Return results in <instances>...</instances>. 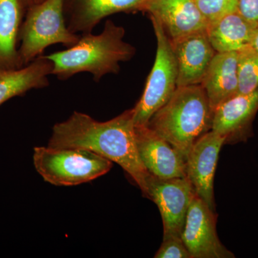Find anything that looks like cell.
I'll use <instances>...</instances> for the list:
<instances>
[{"instance_id": "obj_1", "label": "cell", "mask_w": 258, "mask_h": 258, "mask_svg": "<svg viewBox=\"0 0 258 258\" xmlns=\"http://www.w3.org/2000/svg\"><path fill=\"white\" fill-rule=\"evenodd\" d=\"M47 146L85 149L106 158L121 166L145 191L150 173L139 157L132 109L104 122L75 111L54 125Z\"/></svg>"}, {"instance_id": "obj_2", "label": "cell", "mask_w": 258, "mask_h": 258, "mask_svg": "<svg viewBox=\"0 0 258 258\" xmlns=\"http://www.w3.org/2000/svg\"><path fill=\"white\" fill-rule=\"evenodd\" d=\"M125 30L107 20L98 35L83 34L74 46L46 56L52 62V75L67 80L80 73L92 74L98 82L108 74H117L120 62L130 60L135 48L123 40Z\"/></svg>"}, {"instance_id": "obj_3", "label": "cell", "mask_w": 258, "mask_h": 258, "mask_svg": "<svg viewBox=\"0 0 258 258\" xmlns=\"http://www.w3.org/2000/svg\"><path fill=\"white\" fill-rule=\"evenodd\" d=\"M214 111L201 85L177 87L147 126L187 158L195 142L212 130Z\"/></svg>"}, {"instance_id": "obj_4", "label": "cell", "mask_w": 258, "mask_h": 258, "mask_svg": "<svg viewBox=\"0 0 258 258\" xmlns=\"http://www.w3.org/2000/svg\"><path fill=\"white\" fill-rule=\"evenodd\" d=\"M64 2L44 0L27 10L19 35L21 68L42 55L51 45L71 47L79 41V35L70 31L66 25Z\"/></svg>"}, {"instance_id": "obj_5", "label": "cell", "mask_w": 258, "mask_h": 258, "mask_svg": "<svg viewBox=\"0 0 258 258\" xmlns=\"http://www.w3.org/2000/svg\"><path fill=\"white\" fill-rule=\"evenodd\" d=\"M33 162L45 181L58 186L89 182L113 166L111 161L85 149L49 146L34 149Z\"/></svg>"}, {"instance_id": "obj_6", "label": "cell", "mask_w": 258, "mask_h": 258, "mask_svg": "<svg viewBox=\"0 0 258 258\" xmlns=\"http://www.w3.org/2000/svg\"><path fill=\"white\" fill-rule=\"evenodd\" d=\"M157 41V55L142 98L133 110L135 125H147L149 120L174 94L177 69L171 40L155 19L151 18Z\"/></svg>"}, {"instance_id": "obj_7", "label": "cell", "mask_w": 258, "mask_h": 258, "mask_svg": "<svg viewBox=\"0 0 258 258\" xmlns=\"http://www.w3.org/2000/svg\"><path fill=\"white\" fill-rule=\"evenodd\" d=\"M144 197L157 205L162 218L164 237H181L186 214L195 191L187 178L148 177Z\"/></svg>"}, {"instance_id": "obj_8", "label": "cell", "mask_w": 258, "mask_h": 258, "mask_svg": "<svg viewBox=\"0 0 258 258\" xmlns=\"http://www.w3.org/2000/svg\"><path fill=\"white\" fill-rule=\"evenodd\" d=\"M217 215L195 195L190 205L181 239L191 258H234L219 239L217 233Z\"/></svg>"}, {"instance_id": "obj_9", "label": "cell", "mask_w": 258, "mask_h": 258, "mask_svg": "<svg viewBox=\"0 0 258 258\" xmlns=\"http://www.w3.org/2000/svg\"><path fill=\"white\" fill-rule=\"evenodd\" d=\"M224 144L225 137L210 131L195 142L186 158V178L195 194L215 212L214 178Z\"/></svg>"}, {"instance_id": "obj_10", "label": "cell", "mask_w": 258, "mask_h": 258, "mask_svg": "<svg viewBox=\"0 0 258 258\" xmlns=\"http://www.w3.org/2000/svg\"><path fill=\"white\" fill-rule=\"evenodd\" d=\"M141 160L152 175L161 179L186 177V159L147 125H135Z\"/></svg>"}, {"instance_id": "obj_11", "label": "cell", "mask_w": 258, "mask_h": 258, "mask_svg": "<svg viewBox=\"0 0 258 258\" xmlns=\"http://www.w3.org/2000/svg\"><path fill=\"white\" fill-rule=\"evenodd\" d=\"M258 111V88L246 94H236L214 111L212 130L225 138V144L245 142L252 135V120Z\"/></svg>"}, {"instance_id": "obj_12", "label": "cell", "mask_w": 258, "mask_h": 258, "mask_svg": "<svg viewBox=\"0 0 258 258\" xmlns=\"http://www.w3.org/2000/svg\"><path fill=\"white\" fill-rule=\"evenodd\" d=\"M177 69V87L201 84L210 62L216 54L206 30L171 40Z\"/></svg>"}, {"instance_id": "obj_13", "label": "cell", "mask_w": 258, "mask_h": 258, "mask_svg": "<svg viewBox=\"0 0 258 258\" xmlns=\"http://www.w3.org/2000/svg\"><path fill=\"white\" fill-rule=\"evenodd\" d=\"M142 11L161 23L170 40L206 30L208 25L196 0H147Z\"/></svg>"}, {"instance_id": "obj_14", "label": "cell", "mask_w": 258, "mask_h": 258, "mask_svg": "<svg viewBox=\"0 0 258 258\" xmlns=\"http://www.w3.org/2000/svg\"><path fill=\"white\" fill-rule=\"evenodd\" d=\"M147 0H64L66 25L74 34L91 33L103 19L120 12L142 10Z\"/></svg>"}, {"instance_id": "obj_15", "label": "cell", "mask_w": 258, "mask_h": 258, "mask_svg": "<svg viewBox=\"0 0 258 258\" xmlns=\"http://www.w3.org/2000/svg\"><path fill=\"white\" fill-rule=\"evenodd\" d=\"M237 52H216L204 76L200 85L213 111L237 93Z\"/></svg>"}, {"instance_id": "obj_16", "label": "cell", "mask_w": 258, "mask_h": 258, "mask_svg": "<svg viewBox=\"0 0 258 258\" xmlns=\"http://www.w3.org/2000/svg\"><path fill=\"white\" fill-rule=\"evenodd\" d=\"M52 71V62L42 55L20 69L0 71V106L30 90L48 86Z\"/></svg>"}, {"instance_id": "obj_17", "label": "cell", "mask_w": 258, "mask_h": 258, "mask_svg": "<svg viewBox=\"0 0 258 258\" xmlns=\"http://www.w3.org/2000/svg\"><path fill=\"white\" fill-rule=\"evenodd\" d=\"M256 28L236 11L209 23L206 32L216 52H239L250 46Z\"/></svg>"}, {"instance_id": "obj_18", "label": "cell", "mask_w": 258, "mask_h": 258, "mask_svg": "<svg viewBox=\"0 0 258 258\" xmlns=\"http://www.w3.org/2000/svg\"><path fill=\"white\" fill-rule=\"evenodd\" d=\"M25 13L21 0H0V71L21 68L18 43Z\"/></svg>"}, {"instance_id": "obj_19", "label": "cell", "mask_w": 258, "mask_h": 258, "mask_svg": "<svg viewBox=\"0 0 258 258\" xmlns=\"http://www.w3.org/2000/svg\"><path fill=\"white\" fill-rule=\"evenodd\" d=\"M237 52V94H246L258 88V53L251 45Z\"/></svg>"}, {"instance_id": "obj_20", "label": "cell", "mask_w": 258, "mask_h": 258, "mask_svg": "<svg viewBox=\"0 0 258 258\" xmlns=\"http://www.w3.org/2000/svg\"><path fill=\"white\" fill-rule=\"evenodd\" d=\"M239 0H196L199 9L209 23L238 10Z\"/></svg>"}, {"instance_id": "obj_21", "label": "cell", "mask_w": 258, "mask_h": 258, "mask_svg": "<svg viewBox=\"0 0 258 258\" xmlns=\"http://www.w3.org/2000/svg\"><path fill=\"white\" fill-rule=\"evenodd\" d=\"M156 258H191L181 237L163 238L160 248L154 255Z\"/></svg>"}, {"instance_id": "obj_22", "label": "cell", "mask_w": 258, "mask_h": 258, "mask_svg": "<svg viewBox=\"0 0 258 258\" xmlns=\"http://www.w3.org/2000/svg\"><path fill=\"white\" fill-rule=\"evenodd\" d=\"M237 11L246 20L258 27V0H239Z\"/></svg>"}, {"instance_id": "obj_23", "label": "cell", "mask_w": 258, "mask_h": 258, "mask_svg": "<svg viewBox=\"0 0 258 258\" xmlns=\"http://www.w3.org/2000/svg\"><path fill=\"white\" fill-rule=\"evenodd\" d=\"M43 1L44 0H21L22 3H23L24 7H25L26 11L30 7L39 4V3H42Z\"/></svg>"}, {"instance_id": "obj_24", "label": "cell", "mask_w": 258, "mask_h": 258, "mask_svg": "<svg viewBox=\"0 0 258 258\" xmlns=\"http://www.w3.org/2000/svg\"><path fill=\"white\" fill-rule=\"evenodd\" d=\"M251 46L253 47L254 50L258 53V27H257L255 30H254L252 42H251Z\"/></svg>"}]
</instances>
